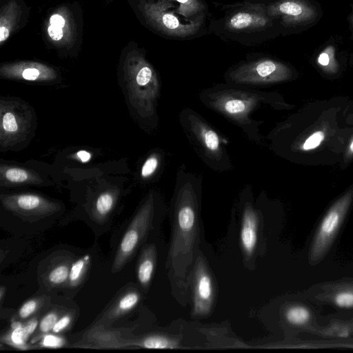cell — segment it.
I'll use <instances>...</instances> for the list:
<instances>
[{
  "instance_id": "obj_1",
  "label": "cell",
  "mask_w": 353,
  "mask_h": 353,
  "mask_svg": "<svg viewBox=\"0 0 353 353\" xmlns=\"http://www.w3.org/2000/svg\"><path fill=\"white\" fill-rule=\"evenodd\" d=\"M202 182L201 175L188 171L185 164L178 168L172 199V232L168 265L173 276L185 283L196 252Z\"/></svg>"
},
{
  "instance_id": "obj_2",
  "label": "cell",
  "mask_w": 353,
  "mask_h": 353,
  "mask_svg": "<svg viewBox=\"0 0 353 353\" xmlns=\"http://www.w3.org/2000/svg\"><path fill=\"white\" fill-rule=\"evenodd\" d=\"M274 97L271 92L227 83L205 88L199 94L204 106L225 118L240 128L250 141L259 145L263 142L259 132V126L263 122L252 116L272 105Z\"/></svg>"
},
{
  "instance_id": "obj_3",
  "label": "cell",
  "mask_w": 353,
  "mask_h": 353,
  "mask_svg": "<svg viewBox=\"0 0 353 353\" xmlns=\"http://www.w3.org/2000/svg\"><path fill=\"white\" fill-rule=\"evenodd\" d=\"M123 85L128 102L151 127L158 124L161 83L153 67L139 53L130 54L123 65Z\"/></svg>"
},
{
  "instance_id": "obj_4",
  "label": "cell",
  "mask_w": 353,
  "mask_h": 353,
  "mask_svg": "<svg viewBox=\"0 0 353 353\" xmlns=\"http://www.w3.org/2000/svg\"><path fill=\"white\" fill-rule=\"evenodd\" d=\"M179 121L191 147L208 167L220 172L232 169L228 140L203 116L185 108L179 114Z\"/></svg>"
},
{
  "instance_id": "obj_5",
  "label": "cell",
  "mask_w": 353,
  "mask_h": 353,
  "mask_svg": "<svg viewBox=\"0 0 353 353\" xmlns=\"http://www.w3.org/2000/svg\"><path fill=\"white\" fill-rule=\"evenodd\" d=\"M157 195L150 192L123 234L112 263V272L121 270L135 253L150 230L154 216Z\"/></svg>"
},
{
  "instance_id": "obj_6",
  "label": "cell",
  "mask_w": 353,
  "mask_h": 353,
  "mask_svg": "<svg viewBox=\"0 0 353 353\" xmlns=\"http://www.w3.org/2000/svg\"><path fill=\"white\" fill-rule=\"evenodd\" d=\"M32 110L25 103L1 99L0 101V145L9 150L26 141L34 125Z\"/></svg>"
},
{
  "instance_id": "obj_7",
  "label": "cell",
  "mask_w": 353,
  "mask_h": 353,
  "mask_svg": "<svg viewBox=\"0 0 353 353\" xmlns=\"http://www.w3.org/2000/svg\"><path fill=\"white\" fill-rule=\"evenodd\" d=\"M287 68L281 63L261 58L240 64L225 74L227 83L247 87H262L281 80Z\"/></svg>"
},
{
  "instance_id": "obj_8",
  "label": "cell",
  "mask_w": 353,
  "mask_h": 353,
  "mask_svg": "<svg viewBox=\"0 0 353 353\" xmlns=\"http://www.w3.org/2000/svg\"><path fill=\"white\" fill-rule=\"evenodd\" d=\"M172 6L170 0L148 1L142 6V10L148 23L166 35L187 37L196 33L202 25V16L184 23L170 10Z\"/></svg>"
},
{
  "instance_id": "obj_9",
  "label": "cell",
  "mask_w": 353,
  "mask_h": 353,
  "mask_svg": "<svg viewBox=\"0 0 353 353\" xmlns=\"http://www.w3.org/2000/svg\"><path fill=\"white\" fill-rule=\"evenodd\" d=\"M347 201H341L329 210L322 219L312 239L308 262L315 266L327 256L341 229Z\"/></svg>"
},
{
  "instance_id": "obj_10",
  "label": "cell",
  "mask_w": 353,
  "mask_h": 353,
  "mask_svg": "<svg viewBox=\"0 0 353 353\" xmlns=\"http://www.w3.org/2000/svg\"><path fill=\"white\" fill-rule=\"evenodd\" d=\"M192 315L203 317L213 307L215 288L212 275L203 256L198 254L192 272Z\"/></svg>"
},
{
  "instance_id": "obj_11",
  "label": "cell",
  "mask_w": 353,
  "mask_h": 353,
  "mask_svg": "<svg viewBox=\"0 0 353 353\" xmlns=\"http://www.w3.org/2000/svg\"><path fill=\"white\" fill-rule=\"evenodd\" d=\"M1 201L6 210L30 218H42L60 209L57 203L32 193L1 194Z\"/></svg>"
},
{
  "instance_id": "obj_12",
  "label": "cell",
  "mask_w": 353,
  "mask_h": 353,
  "mask_svg": "<svg viewBox=\"0 0 353 353\" xmlns=\"http://www.w3.org/2000/svg\"><path fill=\"white\" fill-rule=\"evenodd\" d=\"M132 328H110L92 325L81 339L73 345L76 347L119 349L132 347V339L125 337Z\"/></svg>"
},
{
  "instance_id": "obj_13",
  "label": "cell",
  "mask_w": 353,
  "mask_h": 353,
  "mask_svg": "<svg viewBox=\"0 0 353 353\" xmlns=\"http://www.w3.org/2000/svg\"><path fill=\"white\" fill-rule=\"evenodd\" d=\"M271 25L267 8L261 4H247L232 12L225 21V28L232 32L261 30Z\"/></svg>"
},
{
  "instance_id": "obj_14",
  "label": "cell",
  "mask_w": 353,
  "mask_h": 353,
  "mask_svg": "<svg viewBox=\"0 0 353 353\" xmlns=\"http://www.w3.org/2000/svg\"><path fill=\"white\" fill-rule=\"evenodd\" d=\"M283 317L288 325L299 330L322 336L334 337L331 327L321 326L311 308L303 303L287 305L283 310Z\"/></svg>"
},
{
  "instance_id": "obj_15",
  "label": "cell",
  "mask_w": 353,
  "mask_h": 353,
  "mask_svg": "<svg viewBox=\"0 0 353 353\" xmlns=\"http://www.w3.org/2000/svg\"><path fill=\"white\" fill-rule=\"evenodd\" d=\"M1 77L28 81L50 82L57 78L54 68L34 61H19L6 63L0 68Z\"/></svg>"
},
{
  "instance_id": "obj_16",
  "label": "cell",
  "mask_w": 353,
  "mask_h": 353,
  "mask_svg": "<svg viewBox=\"0 0 353 353\" xmlns=\"http://www.w3.org/2000/svg\"><path fill=\"white\" fill-rule=\"evenodd\" d=\"M316 300L339 308H353V279H342L317 285Z\"/></svg>"
},
{
  "instance_id": "obj_17",
  "label": "cell",
  "mask_w": 353,
  "mask_h": 353,
  "mask_svg": "<svg viewBox=\"0 0 353 353\" xmlns=\"http://www.w3.org/2000/svg\"><path fill=\"white\" fill-rule=\"evenodd\" d=\"M270 18L279 19L285 26H291L306 22L314 14L301 0H280L267 7Z\"/></svg>"
},
{
  "instance_id": "obj_18",
  "label": "cell",
  "mask_w": 353,
  "mask_h": 353,
  "mask_svg": "<svg viewBox=\"0 0 353 353\" xmlns=\"http://www.w3.org/2000/svg\"><path fill=\"white\" fill-rule=\"evenodd\" d=\"M259 221V212L252 201H245L241 216L240 243L246 258H250L256 249Z\"/></svg>"
},
{
  "instance_id": "obj_19",
  "label": "cell",
  "mask_w": 353,
  "mask_h": 353,
  "mask_svg": "<svg viewBox=\"0 0 353 353\" xmlns=\"http://www.w3.org/2000/svg\"><path fill=\"white\" fill-rule=\"evenodd\" d=\"M140 299L141 295L137 290L134 288L126 290L114 300L111 305L93 325L110 326L112 323L134 310Z\"/></svg>"
},
{
  "instance_id": "obj_20",
  "label": "cell",
  "mask_w": 353,
  "mask_h": 353,
  "mask_svg": "<svg viewBox=\"0 0 353 353\" xmlns=\"http://www.w3.org/2000/svg\"><path fill=\"white\" fill-rule=\"evenodd\" d=\"M42 182L40 175L32 170L3 163L0 165V184L2 186L39 184Z\"/></svg>"
},
{
  "instance_id": "obj_21",
  "label": "cell",
  "mask_w": 353,
  "mask_h": 353,
  "mask_svg": "<svg viewBox=\"0 0 353 353\" xmlns=\"http://www.w3.org/2000/svg\"><path fill=\"white\" fill-rule=\"evenodd\" d=\"M157 259L156 248L148 245L141 251L137 266V276L140 285L146 288L153 276Z\"/></svg>"
},
{
  "instance_id": "obj_22",
  "label": "cell",
  "mask_w": 353,
  "mask_h": 353,
  "mask_svg": "<svg viewBox=\"0 0 353 353\" xmlns=\"http://www.w3.org/2000/svg\"><path fill=\"white\" fill-rule=\"evenodd\" d=\"M72 263V261L67 258L55 261L44 274L46 285L51 288L66 285Z\"/></svg>"
},
{
  "instance_id": "obj_23",
  "label": "cell",
  "mask_w": 353,
  "mask_h": 353,
  "mask_svg": "<svg viewBox=\"0 0 353 353\" xmlns=\"http://www.w3.org/2000/svg\"><path fill=\"white\" fill-rule=\"evenodd\" d=\"M179 341L163 334H151L140 338L132 339V347L148 349L178 348Z\"/></svg>"
},
{
  "instance_id": "obj_24",
  "label": "cell",
  "mask_w": 353,
  "mask_h": 353,
  "mask_svg": "<svg viewBox=\"0 0 353 353\" xmlns=\"http://www.w3.org/2000/svg\"><path fill=\"white\" fill-rule=\"evenodd\" d=\"M117 202V194L112 191L101 193L94 200L92 208L94 219L101 221L105 220L111 214Z\"/></svg>"
},
{
  "instance_id": "obj_25",
  "label": "cell",
  "mask_w": 353,
  "mask_h": 353,
  "mask_svg": "<svg viewBox=\"0 0 353 353\" xmlns=\"http://www.w3.org/2000/svg\"><path fill=\"white\" fill-rule=\"evenodd\" d=\"M30 336L23 326L17 328H10L1 336V342L21 350L32 349V347L28 343Z\"/></svg>"
},
{
  "instance_id": "obj_26",
  "label": "cell",
  "mask_w": 353,
  "mask_h": 353,
  "mask_svg": "<svg viewBox=\"0 0 353 353\" xmlns=\"http://www.w3.org/2000/svg\"><path fill=\"white\" fill-rule=\"evenodd\" d=\"M90 263V256L86 254L72 262L66 286L76 288L79 286L85 276Z\"/></svg>"
},
{
  "instance_id": "obj_27",
  "label": "cell",
  "mask_w": 353,
  "mask_h": 353,
  "mask_svg": "<svg viewBox=\"0 0 353 353\" xmlns=\"http://www.w3.org/2000/svg\"><path fill=\"white\" fill-rule=\"evenodd\" d=\"M16 5L10 3L1 10L0 17V44L6 41L12 30L16 23Z\"/></svg>"
},
{
  "instance_id": "obj_28",
  "label": "cell",
  "mask_w": 353,
  "mask_h": 353,
  "mask_svg": "<svg viewBox=\"0 0 353 353\" xmlns=\"http://www.w3.org/2000/svg\"><path fill=\"white\" fill-rule=\"evenodd\" d=\"M62 314L58 309H52L44 314L39 320L37 330L32 337L30 343H36L41 336L51 332L56 322Z\"/></svg>"
},
{
  "instance_id": "obj_29",
  "label": "cell",
  "mask_w": 353,
  "mask_h": 353,
  "mask_svg": "<svg viewBox=\"0 0 353 353\" xmlns=\"http://www.w3.org/2000/svg\"><path fill=\"white\" fill-rule=\"evenodd\" d=\"M46 296H40L29 299L25 301L17 311L13 319L25 321L34 316L44 305Z\"/></svg>"
},
{
  "instance_id": "obj_30",
  "label": "cell",
  "mask_w": 353,
  "mask_h": 353,
  "mask_svg": "<svg viewBox=\"0 0 353 353\" xmlns=\"http://www.w3.org/2000/svg\"><path fill=\"white\" fill-rule=\"evenodd\" d=\"M162 163L163 155L161 152H154L151 153L141 166L140 175L142 179H150L161 168Z\"/></svg>"
},
{
  "instance_id": "obj_31",
  "label": "cell",
  "mask_w": 353,
  "mask_h": 353,
  "mask_svg": "<svg viewBox=\"0 0 353 353\" xmlns=\"http://www.w3.org/2000/svg\"><path fill=\"white\" fill-rule=\"evenodd\" d=\"M179 4L176 12L185 17H192L203 12L205 6L200 0H170Z\"/></svg>"
},
{
  "instance_id": "obj_32",
  "label": "cell",
  "mask_w": 353,
  "mask_h": 353,
  "mask_svg": "<svg viewBox=\"0 0 353 353\" xmlns=\"http://www.w3.org/2000/svg\"><path fill=\"white\" fill-rule=\"evenodd\" d=\"M38 346L43 348H61L66 345L67 341L59 334L49 332L40 336Z\"/></svg>"
},
{
  "instance_id": "obj_33",
  "label": "cell",
  "mask_w": 353,
  "mask_h": 353,
  "mask_svg": "<svg viewBox=\"0 0 353 353\" xmlns=\"http://www.w3.org/2000/svg\"><path fill=\"white\" fill-rule=\"evenodd\" d=\"M335 337H347L353 334V317L346 321H335L330 323Z\"/></svg>"
},
{
  "instance_id": "obj_34",
  "label": "cell",
  "mask_w": 353,
  "mask_h": 353,
  "mask_svg": "<svg viewBox=\"0 0 353 353\" xmlns=\"http://www.w3.org/2000/svg\"><path fill=\"white\" fill-rule=\"evenodd\" d=\"M74 316V313L72 312L62 314L54 325L51 332L59 334L68 330L72 325Z\"/></svg>"
},
{
  "instance_id": "obj_35",
  "label": "cell",
  "mask_w": 353,
  "mask_h": 353,
  "mask_svg": "<svg viewBox=\"0 0 353 353\" xmlns=\"http://www.w3.org/2000/svg\"><path fill=\"white\" fill-rule=\"evenodd\" d=\"M324 139V134L321 131H318L311 135L304 143V150H311L316 148Z\"/></svg>"
},
{
  "instance_id": "obj_36",
  "label": "cell",
  "mask_w": 353,
  "mask_h": 353,
  "mask_svg": "<svg viewBox=\"0 0 353 353\" xmlns=\"http://www.w3.org/2000/svg\"><path fill=\"white\" fill-rule=\"evenodd\" d=\"M39 320L38 316H33L24 321L23 327L30 337L37 330Z\"/></svg>"
},
{
  "instance_id": "obj_37",
  "label": "cell",
  "mask_w": 353,
  "mask_h": 353,
  "mask_svg": "<svg viewBox=\"0 0 353 353\" xmlns=\"http://www.w3.org/2000/svg\"><path fill=\"white\" fill-rule=\"evenodd\" d=\"M49 37L54 41H60L63 37V28L49 25L48 27Z\"/></svg>"
},
{
  "instance_id": "obj_38",
  "label": "cell",
  "mask_w": 353,
  "mask_h": 353,
  "mask_svg": "<svg viewBox=\"0 0 353 353\" xmlns=\"http://www.w3.org/2000/svg\"><path fill=\"white\" fill-rule=\"evenodd\" d=\"M65 19L60 14H52L49 19V23L51 26L63 28L65 26Z\"/></svg>"
},
{
  "instance_id": "obj_39",
  "label": "cell",
  "mask_w": 353,
  "mask_h": 353,
  "mask_svg": "<svg viewBox=\"0 0 353 353\" xmlns=\"http://www.w3.org/2000/svg\"><path fill=\"white\" fill-rule=\"evenodd\" d=\"M75 157L81 162L86 163L91 159V154L85 150H79L76 153Z\"/></svg>"
},
{
  "instance_id": "obj_40",
  "label": "cell",
  "mask_w": 353,
  "mask_h": 353,
  "mask_svg": "<svg viewBox=\"0 0 353 353\" xmlns=\"http://www.w3.org/2000/svg\"><path fill=\"white\" fill-rule=\"evenodd\" d=\"M319 63L322 65H327L330 62V57L325 52H322L319 57Z\"/></svg>"
},
{
  "instance_id": "obj_41",
  "label": "cell",
  "mask_w": 353,
  "mask_h": 353,
  "mask_svg": "<svg viewBox=\"0 0 353 353\" xmlns=\"http://www.w3.org/2000/svg\"><path fill=\"white\" fill-rule=\"evenodd\" d=\"M6 292V288L3 285H1V287H0V300H1V304L3 303V300L4 299Z\"/></svg>"
},
{
  "instance_id": "obj_42",
  "label": "cell",
  "mask_w": 353,
  "mask_h": 353,
  "mask_svg": "<svg viewBox=\"0 0 353 353\" xmlns=\"http://www.w3.org/2000/svg\"><path fill=\"white\" fill-rule=\"evenodd\" d=\"M350 149H351L352 152H353V141H352V143H351Z\"/></svg>"
}]
</instances>
